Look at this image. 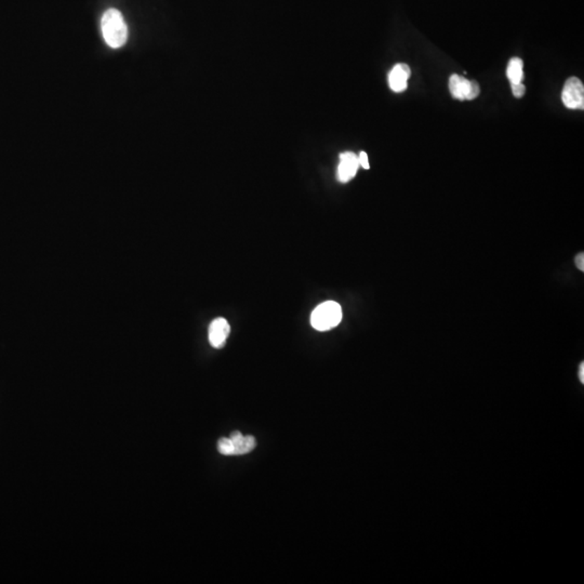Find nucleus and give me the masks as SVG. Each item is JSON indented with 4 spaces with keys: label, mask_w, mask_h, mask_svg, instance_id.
Segmentation results:
<instances>
[{
    "label": "nucleus",
    "mask_w": 584,
    "mask_h": 584,
    "mask_svg": "<svg viewBox=\"0 0 584 584\" xmlns=\"http://www.w3.org/2000/svg\"><path fill=\"white\" fill-rule=\"evenodd\" d=\"M101 29L104 37L105 43L111 48L118 49L128 39V27L122 13L116 9H108L105 11L101 20Z\"/></svg>",
    "instance_id": "f257e3e1"
},
{
    "label": "nucleus",
    "mask_w": 584,
    "mask_h": 584,
    "mask_svg": "<svg viewBox=\"0 0 584 584\" xmlns=\"http://www.w3.org/2000/svg\"><path fill=\"white\" fill-rule=\"evenodd\" d=\"M342 320V308L334 301H326L313 311L311 324L318 332H327L338 326Z\"/></svg>",
    "instance_id": "f03ea898"
},
{
    "label": "nucleus",
    "mask_w": 584,
    "mask_h": 584,
    "mask_svg": "<svg viewBox=\"0 0 584 584\" xmlns=\"http://www.w3.org/2000/svg\"><path fill=\"white\" fill-rule=\"evenodd\" d=\"M449 90L457 100H474L480 96V88L476 81L467 80L459 75H451L449 78Z\"/></svg>",
    "instance_id": "7ed1b4c3"
},
{
    "label": "nucleus",
    "mask_w": 584,
    "mask_h": 584,
    "mask_svg": "<svg viewBox=\"0 0 584 584\" xmlns=\"http://www.w3.org/2000/svg\"><path fill=\"white\" fill-rule=\"evenodd\" d=\"M562 100L566 108L570 110H583L584 87L577 77L568 79L562 92Z\"/></svg>",
    "instance_id": "20e7f679"
},
{
    "label": "nucleus",
    "mask_w": 584,
    "mask_h": 584,
    "mask_svg": "<svg viewBox=\"0 0 584 584\" xmlns=\"http://www.w3.org/2000/svg\"><path fill=\"white\" fill-rule=\"evenodd\" d=\"M359 162L358 157L352 152H346L340 155V164L338 167V180L342 183L350 182L357 173Z\"/></svg>",
    "instance_id": "39448f33"
},
{
    "label": "nucleus",
    "mask_w": 584,
    "mask_h": 584,
    "mask_svg": "<svg viewBox=\"0 0 584 584\" xmlns=\"http://www.w3.org/2000/svg\"><path fill=\"white\" fill-rule=\"evenodd\" d=\"M231 327L225 318H217L209 326L210 344L215 348H222L229 338Z\"/></svg>",
    "instance_id": "423d86ee"
},
{
    "label": "nucleus",
    "mask_w": 584,
    "mask_h": 584,
    "mask_svg": "<svg viewBox=\"0 0 584 584\" xmlns=\"http://www.w3.org/2000/svg\"><path fill=\"white\" fill-rule=\"evenodd\" d=\"M411 71L407 64H396L389 74V86L394 92H403L407 89L408 79L411 77Z\"/></svg>",
    "instance_id": "0eeeda50"
},
{
    "label": "nucleus",
    "mask_w": 584,
    "mask_h": 584,
    "mask_svg": "<svg viewBox=\"0 0 584 584\" xmlns=\"http://www.w3.org/2000/svg\"><path fill=\"white\" fill-rule=\"evenodd\" d=\"M229 439L234 443V455H243L250 453L255 449V439L253 436H243L241 432H233Z\"/></svg>",
    "instance_id": "6e6552de"
},
{
    "label": "nucleus",
    "mask_w": 584,
    "mask_h": 584,
    "mask_svg": "<svg viewBox=\"0 0 584 584\" xmlns=\"http://www.w3.org/2000/svg\"><path fill=\"white\" fill-rule=\"evenodd\" d=\"M524 63L520 60V57H513L508 62V69H506V76L508 80L511 81V85L520 84L522 79H524Z\"/></svg>",
    "instance_id": "1a4fd4ad"
},
{
    "label": "nucleus",
    "mask_w": 584,
    "mask_h": 584,
    "mask_svg": "<svg viewBox=\"0 0 584 584\" xmlns=\"http://www.w3.org/2000/svg\"><path fill=\"white\" fill-rule=\"evenodd\" d=\"M218 450L223 455H234V443L232 439H221L218 443Z\"/></svg>",
    "instance_id": "9d476101"
},
{
    "label": "nucleus",
    "mask_w": 584,
    "mask_h": 584,
    "mask_svg": "<svg viewBox=\"0 0 584 584\" xmlns=\"http://www.w3.org/2000/svg\"><path fill=\"white\" fill-rule=\"evenodd\" d=\"M511 86H512L513 94H514V97H516V98H522V97L524 96L525 92H526V88H525V86L522 84V83H520V84H513L511 85Z\"/></svg>",
    "instance_id": "9b49d317"
},
{
    "label": "nucleus",
    "mask_w": 584,
    "mask_h": 584,
    "mask_svg": "<svg viewBox=\"0 0 584 584\" xmlns=\"http://www.w3.org/2000/svg\"><path fill=\"white\" fill-rule=\"evenodd\" d=\"M358 162H359V166H362L364 169H369V160H368V156L365 152H360L359 156H358Z\"/></svg>",
    "instance_id": "f8f14e48"
},
{
    "label": "nucleus",
    "mask_w": 584,
    "mask_h": 584,
    "mask_svg": "<svg viewBox=\"0 0 584 584\" xmlns=\"http://www.w3.org/2000/svg\"><path fill=\"white\" fill-rule=\"evenodd\" d=\"M576 265L581 272L584 271V255L583 252L579 253L576 258Z\"/></svg>",
    "instance_id": "ddd939ff"
},
{
    "label": "nucleus",
    "mask_w": 584,
    "mask_h": 584,
    "mask_svg": "<svg viewBox=\"0 0 584 584\" xmlns=\"http://www.w3.org/2000/svg\"><path fill=\"white\" fill-rule=\"evenodd\" d=\"M579 378H580V381H581L582 383H584V364L583 363H582L581 366H580Z\"/></svg>",
    "instance_id": "4468645a"
}]
</instances>
